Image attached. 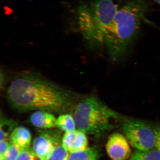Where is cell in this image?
Masks as SVG:
<instances>
[{"instance_id":"8992f818","label":"cell","mask_w":160,"mask_h":160,"mask_svg":"<svg viewBox=\"0 0 160 160\" xmlns=\"http://www.w3.org/2000/svg\"><path fill=\"white\" fill-rule=\"evenodd\" d=\"M130 146L124 135L113 132L108 138L106 152L112 160H129L132 154Z\"/></svg>"},{"instance_id":"4fadbf2b","label":"cell","mask_w":160,"mask_h":160,"mask_svg":"<svg viewBox=\"0 0 160 160\" xmlns=\"http://www.w3.org/2000/svg\"><path fill=\"white\" fill-rule=\"evenodd\" d=\"M129 160H160V151L156 148L147 151L136 150Z\"/></svg>"},{"instance_id":"277c9868","label":"cell","mask_w":160,"mask_h":160,"mask_svg":"<svg viewBox=\"0 0 160 160\" xmlns=\"http://www.w3.org/2000/svg\"><path fill=\"white\" fill-rule=\"evenodd\" d=\"M73 117L78 129L96 136L102 135L112 129L113 120L122 118L94 95L83 97L79 100L73 110Z\"/></svg>"},{"instance_id":"9a60e30c","label":"cell","mask_w":160,"mask_h":160,"mask_svg":"<svg viewBox=\"0 0 160 160\" xmlns=\"http://www.w3.org/2000/svg\"><path fill=\"white\" fill-rule=\"evenodd\" d=\"M69 153L63 146L62 142L56 145L46 160H68Z\"/></svg>"},{"instance_id":"ac0fdd59","label":"cell","mask_w":160,"mask_h":160,"mask_svg":"<svg viewBox=\"0 0 160 160\" xmlns=\"http://www.w3.org/2000/svg\"><path fill=\"white\" fill-rule=\"evenodd\" d=\"M9 139L0 141V157H4L5 153L10 145Z\"/></svg>"},{"instance_id":"8fae6325","label":"cell","mask_w":160,"mask_h":160,"mask_svg":"<svg viewBox=\"0 0 160 160\" xmlns=\"http://www.w3.org/2000/svg\"><path fill=\"white\" fill-rule=\"evenodd\" d=\"M100 149L96 146L88 147L85 150L69 153L68 160H98Z\"/></svg>"},{"instance_id":"5bb4252c","label":"cell","mask_w":160,"mask_h":160,"mask_svg":"<svg viewBox=\"0 0 160 160\" xmlns=\"http://www.w3.org/2000/svg\"><path fill=\"white\" fill-rule=\"evenodd\" d=\"M17 123L12 119L1 117L0 124V140L7 139L12 132L17 127Z\"/></svg>"},{"instance_id":"52a82bcc","label":"cell","mask_w":160,"mask_h":160,"mask_svg":"<svg viewBox=\"0 0 160 160\" xmlns=\"http://www.w3.org/2000/svg\"><path fill=\"white\" fill-rule=\"evenodd\" d=\"M62 142L58 136L44 133L34 139L32 149L39 160H46L56 145Z\"/></svg>"},{"instance_id":"2e32d148","label":"cell","mask_w":160,"mask_h":160,"mask_svg":"<svg viewBox=\"0 0 160 160\" xmlns=\"http://www.w3.org/2000/svg\"><path fill=\"white\" fill-rule=\"evenodd\" d=\"M20 146L10 142L7 151L4 155L6 160H16L21 152L23 150Z\"/></svg>"},{"instance_id":"7c38bea8","label":"cell","mask_w":160,"mask_h":160,"mask_svg":"<svg viewBox=\"0 0 160 160\" xmlns=\"http://www.w3.org/2000/svg\"><path fill=\"white\" fill-rule=\"evenodd\" d=\"M57 127L65 132L74 131L77 126L73 116L69 113L60 115L57 118Z\"/></svg>"},{"instance_id":"ba28073f","label":"cell","mask_w":160,"mask_h":160,"mask_svg":"<svg viewBox=\"0 0 160 160\" xmlns=\"http://www.w3.org/2000/svg\"><path fill=\"white\" fill-rule=\"evenodd\" d=\"M62 140L63 146L69 152L85 150L89 147L86 133L78 129L65 132Z\"/></svg>"},{"instance_id":"7a4b0ae2","label":"cell","mask_w":160,"mask_h":160,"mask_svg":"<svg viewBox=\"0 0 160 160\" xmlns=\"http://www.w3.org/2000/svg\"><path fill=\"white\" fill-rule=\"evenodd\" d=\"M149 0H129L118 10L104 42L109 60L121 61L128 53L146 21Z\"/></svg>"},{"instance_id":"5b68a950","label":"cell","mask_w":160,"mask_h":160,"mask_svg":"<svg viewBox=\"0 0 160 160\" xmlns=\"http://www.w3.org/2000/svg\"><path fill=\"white\" fill-rule=\"evenodd\" d=\"M122 129L130 146L136 150L147 151L156 148L155 128L145 122L122 118Z\"/></svg>"},{"instance_id":"d6986e66","label":"cell","mask_w":160,"mask_h":160,"mask_svg":"<svg viewBox=\"0 0 160 160\" xmlns=\"http://www.w3.org/2000/svg\"><path fill=\"white\" fill-rule=\"evenodd\" d=\"M156 136V148L160 151V126L155 128Z\"/></svg>"},{"instance_id":"30bf717a","label":"cell","mask_w":160,"mask_h":160,"mask_svg":"<svg viewBox=\"0 0 160 160\" xmlns=\"http://www.w3.org/2000/svg\"><path fill=\"white\" fill-rule=\"evenodd\" d=\"M10 142L20 146L23 149L30 148L32 137L30 131L23 126H17L9 137Z\"/></svg>"},{"instance_id":"44dd1931","label":"cell","mask_w":160,"mask_h":160,"mask_svg":"<svg viewBox=\"0 0 160 160\" xmlns=\"http://www.w3.org/2000/svg\"><path fill=\"white\" fill-rule=\"evenodd\" d=\"M156 4L160 6V0H152Z\"/></svg>"},{"instance_id":"7402d4cb","label":"cell","mask_w":160,"mask_h":160,"mask_svg":"<svg viewBox=\"0 0 160 160\" xmlns=\"http://www.w3.org/2000/svg\"><path fill=\"white\" fill-rule=\"evenodd\" d=\"M0 160H5V158L3 157H0Z\"/></svg>"},{"instance_id":"e0dca14e","label":"cell","mask_w":160,"mask_h":160,"mask_svg":"<svg viewBox=\"0 0 160 160\" xmlns=\"http://www.w3.org/2000/svg\"><path fill=\"white\" fill-rule=\"evenodd\" d=\"M16 160H39L32 148L23 149Z\"/></svg>"},{"instance_id":"6da1fadb","label":"cell","mask_w":160,"mask_h":160,"mask_svg":"<svg viewBox=\"0 0 160 160\" xmlns=\"http://www.w3.org/2000/svg\"><path fill=\"white\" fill-rule=\"evenodd\" d=\"M6 97L12 107L20 112L43 110L61 114L74 110L81 99L74 92L30 72L15 78Z\"/></svg>"},{"instance_id":"3957f363","label":"cell","mask_w":160,"mask_h":160,"mask_svg":"<svg viewBox=\"0 0 160 160\" xmlns=\"http://www.w3.org/2000/svg\"><path fill=\"white\" fill-rule=\"evenodd\" d=\"M120 0H94L78 8L77 19L83 37L92 46H104L106 35L120 7Z\"/></svg>"},{"instance_id":"9c48e42d","label":"cell","mask_w":160,"mask_h":160,"mask_svg":"<svg viewBox=\"0 0 160 160\" xmlns=\"http://www.w3.org/2000/svg\"><path fill=\"white\" fill-rule=\"evenodd\" d=\"M29 121L32 125L40 129H51L57 126V118L49 112L37 110L31 114Z\"/></svg>"},{"instance_id":"ffe728a7","label":"cell","mask_w":160,"mask_h":160,"mask_svg":"<svg viewBox=\"0 0 160 160\" xmlns=\"http://www.w3.org/2000/svg\"><path fill=\"white\" fill-rule=\"evenodd\" d=\"M5 75H4V73H2V72L1 71V84H0V86H1V88H2V86H4V84H5Z\"/></svg>"}]
</instances>
